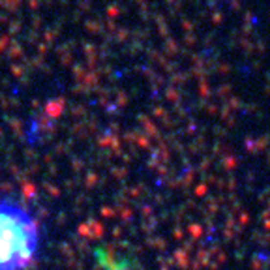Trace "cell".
Here are the masks:
<instances>
[{"mask_svg": "<svg viewBox=\"0 0 270 270\" xmlns=\"http://www.w3.org/2000/svg\"><path fill=\"white\" fill-rule=\"evenodd\" d=\"M42 248L40 224L21 202L0 199V270H28Z\"/></svg>", "mask_w": 270, "mask_h": 270, "instance_id": "cell-1", "label": "cell"}]
</instances>
